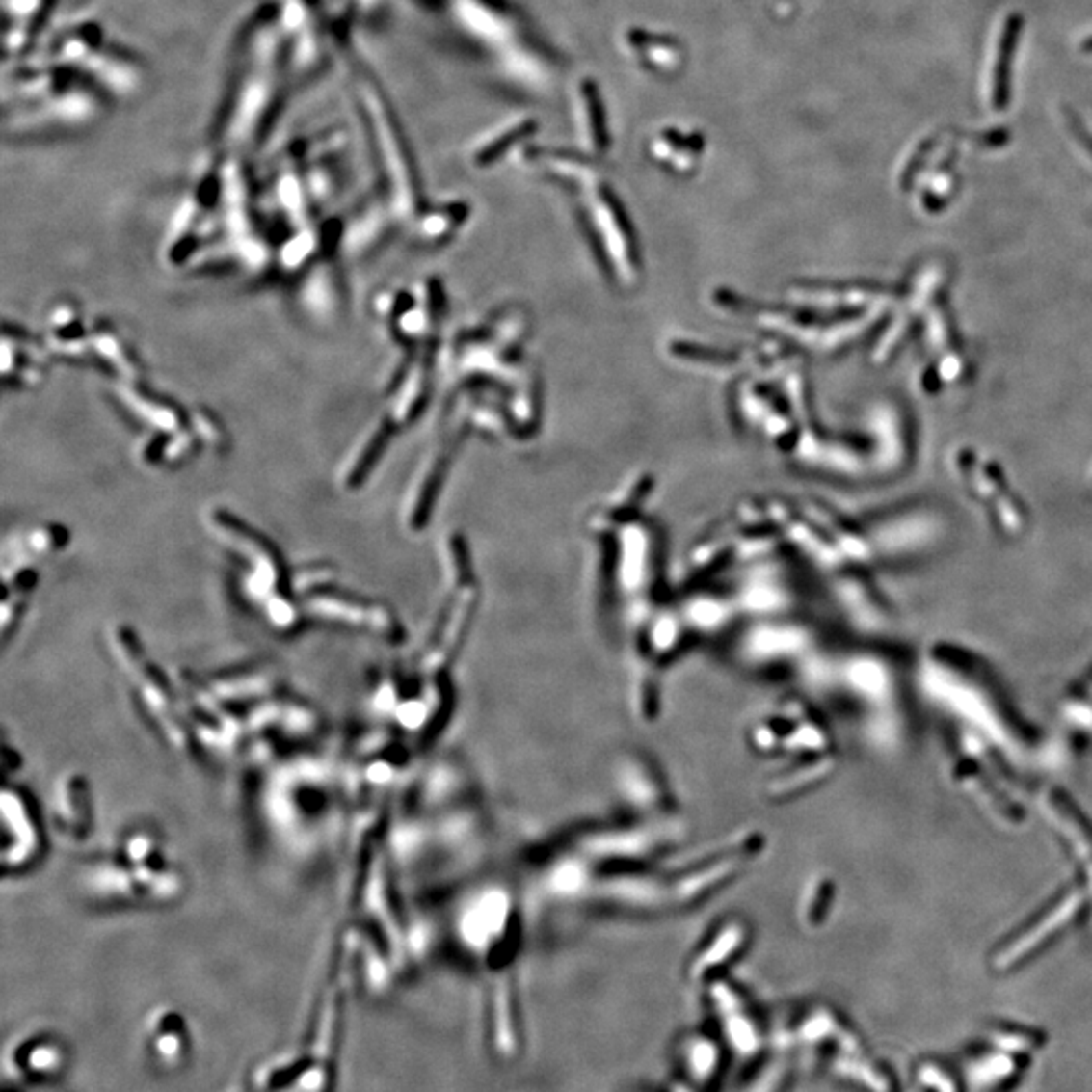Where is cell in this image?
Masks as SVG:
<instances>
[{"mask_svg": "<svg viewBox=\"0 0 1092 1092\" xmlns=\"http://www.w3.org/2000/svg\"><path fill=\"white\" fill-rule=\"evenodd\" d=\"M280 197H281V200H283V204H285L287 209L298 211V209L302 207V202H304V199H302V184H300L298 176H296L292 171H287V173L281 174V180H280Z\"/></svg>", "mask_w": 1092, "mask_h": 1092, "instance_id": "cell-7", "label": "cell"}, {"mask_svg": "<svg viewBox=\"0 0 1092 1092\" xmlns=\"http://www.w3.org/2000/svg\"><path fill=\"white\" fill-rule=\"evenodd\" d=\"M276 18L261 20L247 39L245 64L231 99L226 101L221 126L223 138L231 146L253 140L276 108L283 35Z\"/></svg>", "mask_w": 1092, "mask_h": 1092, "instance_id": "cell-1", "label": "cell"}, {"mask_svg": "<svg viewBox=\"0 0 1092 1092\" xmlns=\"http://www.w3.org/2000/svg\"><path fill=\"white\" fill-rule=\"evenodd\" d=\"M79 69L86 71L92 79H95V84L116 95H128L136 92L144 77L140 64L130 53L108 47L106 43L99 45L79 66Z\"/></svg>", "mask_w": 1092, "mask_h": 1092, "instance_id": "cell-5", "label": "cell"}, {"mask_svg": "<svg viewBox=\"0 0 1092 1092\" xmlns=\"http://www.w3.org/2000/svg\"><path fill=\"white\" fill-rule=\"evenodd\" d=\"M357 3L362 5V7H373V5L377 3V0H357Z\"/></svg>", "mask_w": 1092, "mask_h": 1092, "instance_id": "cell-9", "label": "cell"}, {"mask_svg": "<svg viewBox=\"0 0 1092 1092\" xmlns=\"http://www.w3.org/2000/svg\"><path fill=\"white\" fill-rule=\"evenodd\" d=\"M99 114L101 101L90 90L67 86L35 104L14 108L7 116V130L14 134L77 130L90 126Z\"/></svg>", "mask_w": 1092, "mask_h": 1092, "instance_id": "cell-2", "label": "cell"}, {"mask_svg": "<svg viewBox=\"0 0 1092 1092\" xmlns=\"http://www.w3.org/2000/svg\"><path fill=\"white\" fill-rule=\"evenodd\" d=\"M1082 51L1092 53V35H1090L1086 40H1082Z\"/></svg>", "mask_w": 1092, "mask_h": 1092, "instance_id": "cell-8", "label": "cell"}, {"mask_svg": "<svg viewBox=\"0 0 1092 1092\" xmlns=\"http://www.w3.org/2000/svg\"><path fill=\"white\" fill-rule=\"evenodd\" d=\"M359 97L362 116L366 120L370 138L375 140L381 164L390 182H393L397 197L403 202H409L411 197H413L411 195V191H413V178H411L407 150L403 146V136L399 132L395 116L390 112L381 90L373 84V79H360Z\"/></svg>", "mask_w": 1092, "mask_h": 1092, "instance_id": "cell-3", "label": "cell"}, {"mask_svg": "<svg viewBox=\"0 0 1092 1092\" xmlns=\"http://www.w3.org/2000/svg\"><path fill=\"white\" fill-rule=\"evenodd\" d=\"M1024 18L1018 13L1007 14L996 31L992 55H989L987 75H985V95L992 110H1003L1009 101V86H1012V64L1016 57L1018 39L1022 35Z\"/></svg>", "mask_w": 1092, "mask_h": 1092, "instance_id": "cell-4", "label": "cell"}, {"mask_svg": "<svg viewBox=\"0 0 1092 1092\" xmlns=\"http://www.w3.org/2000/svg\"><path fill=\"white\" fill-rule=\"evenodd\" d=\"M99 45H104V37L95 25L69 31L53 49V67H79Z\"/></svg>", "mask_w": 1092, "mask_h": 1092, "instance_id": "cell-6", "label": "cell"}]
</instances>
